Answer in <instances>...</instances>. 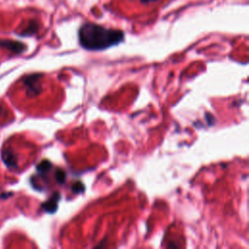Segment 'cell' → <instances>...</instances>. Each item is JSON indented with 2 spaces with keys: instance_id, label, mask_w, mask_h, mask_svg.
Here are the masks:
<instances>
[{
  "instance_id": "obj_1",
  "label": "cell",
  "mask_w": 249,
  "mask_h": 249,
  "mask_svg": "<svg viewBox=\"0 0 249 249\" xmlns=\"http://www.w3.org/2000/svg\"><path fill=\"white\" fill-rule=\"evenodd\" d=\"M79 44L88 51H103L121 44L124 39V31L107 28L94 22H84L78 30Z\"/></svg>"
},
{
  "instance_id": "obj_2",
  "label": "cell",
  "mask_w": 249,
  "mask_h": 249,
  "mask_svg": "<svg viewBox=\"0 0 249 249\" xmlns=\"http://www.w3.org/2000/svg\"><path fill=\"white\" fill-rule=\"evenodd\" d=\"M0 46L8 49L14 53H21L26 49V46L23 43L12 40H0Z\"/></svg>"
},
{
  "instance_id": "obj_3",
  "label": "cell",
  "mask_w": 249,
  "mask_h": 249,
  "mask_svg": "<svg viewBox=\"0 0 249 249\" xmlns=\"http://www.w3.org/2000/svg\"><path fill=\"white\" fill-rule=\"evenodd\" d=\"M60 198V196L58 193L53 194L50 199H48L46 202H44L42 204V208L48 212V213H53L55 212L56 208H57V204H58V200Z\"/></svg>"
},
{
  "instance_id": "obj_4",
  "label": "cell",
  "mask_w": 249,
  "mask_h": 249,
  "mask_svg": "<svg viewBox=\"0 0 249 249\" xmlns=\"http://www.w3.org/2000/svg\"><path fill=\"white\" fill-rule=\"evenodd\" d=\"M38 75H32L29 76L27 79H25L24 83L28 88V91H31L33 93H38L41 90L40 85L38 84Z\"/></svg>"
},
{
  "instance_id": "obj_5",
  "label": "cell",
  "mask_w": 249,
  "mask_h": 249,
  "mask_svg": "<svg viewBox=\"0 0 249 249\" xmlns=\"http://www.w3.org/2000/svg\"><path fill=\"white\" fill-rule=\"evenodd\" d=\"M2 158L6 165L10 168H15L17 166V157L10 150H4L2 152Z\"/></svg>"
},
{
  "instance_id": "obj_6",
  "label": "cell",
  "mask_w": 249,
  "mask_h": 249,
  "mask_svg": "<svg viewBox=\"0 0 249 249\" xmlns=\"http://www.w3.org/2000/svg\"><path fill=\"white\" fill-rule=\"evenodd\" d=\"M38 29H39L38 21L35 19H31L28 22L27 27L22 32H20L19 35L20 36H32L38 32Z\"/></svg>"
},
{
  "instance_id": "obj_7",
  "label": "cell",
  "mask_w": 249,
  "mask_h": 249,
  "mask_svg": "<svg viewBox=\"0 0 249 249\" xmlns=\"http://www.w3.org/2000/svg\"><path fill=\"white\" fill-rule=\"evenodd\" d=\"M52 167H53V165L49 160H43L37 165V171L41 174H44V173H47L48 171H50V169Z\"/></svg>"
},
{
  "instance_id": "obj_8",
  "label": "cell",
  "mask_w": 249,
  "mask_h": 249,
  "mask_svg": "<svg viewBox=\"0 0 249 249\" xmlns=\"http://www.w3.org/2000/svg\"><path fill=\"white\" fill-rule=\"evenodd\" d=\"M54 176H55V179H56V181H57L58 183L62 184V183H64V182H65V179H66V173H65L63 170L58 169V170L55 172Z\"/></svg>"
},
{
  "instance_id": "obj_9",
  "label": "cell",
  "mask_w": 249,
  "mask_h": 249,
  "mask_svg": "<svg viewBox=\"0 0 249 249\" xmlns=\"http://www.w3.org/2000/svg\"><path fill=\"white\" fill-rule=\"evenodd\" d=\"M72 190H73L74 193H82V192H84L85 188H84V185H83L81 182H76V183L73 185Z\"/></svg>"
},
{
  "instance_id": "obj_10",
  "label": "cell",
  "mask_w": 249,
  "mask_h": 249,
  "mask_svg": "<svg viewBox=\"0 0 249 249\" xmlns=\"http://www.w3.org/2000/svg\"><path fill=\"white\" fill-rule=\"evenodd\" d=\"M142 4H150V3H154V2H158L160 0H139Z\"/></svg>"
}]
</instances>
